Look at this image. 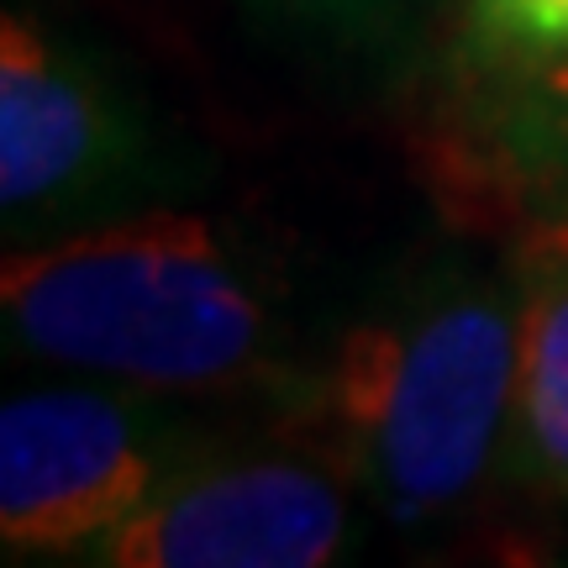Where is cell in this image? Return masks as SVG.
<instances>
[{
	"mask_svg": "<svg viewBox=\"0 0 568 568\" xmlns=\"http://www.w3.org/2000/svg\"><path fill=\"white\" fill-rule=\"evenodd\" d=\"M568 48V0H468L464 6V53L468 74H495L516 63L548 59Z\"/></svg>",
	"mask_w": 568,
	"mask_h": 568,
	"instance_id": "ba28073f",
	"label": "cell"
},
{
	"mask_svg": "<svg viewBox=\"0 0 568 568\" xmlns=\"http://www.w3.org/2000/svg\"><path fill=\"white\" fill-rule=\"evenodd\" d=\"M468 80L453 174L516 211L521 226L568 216V48Z\"/></svg>",
	"mask_w": 568,
	"mask_h": 568,
	"instance_id": "8992f818",
	"label": "cell"
},
{
	"mask_svg": "<svg viewBox=\"0 0 568 568\" xmlns=\"http://www.w3.org/2000/svg\"><path fill=\"white\" fill-rule=\"evenodd\" d=\"M205 169L101 48L11 6L0 21V226L6 247L180 205Z\"/></svg>",
	"mask_w": 568,
	"mask_h": 568,
	"instance_id": "3957f363",
	"label": "cell"
},
{
	"mask_svg": "<svg viewBox=\"0 0 568 568\" xmlns=\"http://www.w3.org/2000/svg\"><path fill=\"white\" fill-rule=\"evenodd\" d=\"M516 274V400L510 458L542 489L568 500V237L521 226Z\"/></svg>",
	"mask_w": 568,
	"mask_h": 568,
	"instance_id": "52a82bcc",
	"label": "cell"
},
{
	"mask_svg": "<svg viewBox=\"0 0 568 568\" xmlns=\"http://www.w3.org/2000/svg\"><path fill=\"white\" fill-rule=\"evenodd\" d=\"M510 400L516 274L437 247L316 326L274 410L379 516L416 527L464 510L510 458Z\"/></svg>",
	"mask_w": 568,
	"mask_h": 568,
	"instance_id": "6da1fadb",
	"label": "cell"
},
{
	"mask_svg": "<svg viewBox=\"0 0 568 568\" xmlns=\"http://www.w3.org/2000/svg\"><path fill=\"white\" fill-rule=\"evenodd\" d=\"M416 0H247L253 17L268 27L311 32V38H368L379 27H395Z\"/></svg>",
	"mask_w": 568,
	"mask_h": 568,
	"instance_id": "9c48e42d",
	"label": "cell"
},
{
	"mask_svg": "<svg viewBox=\"0 0 568 568\" xmlns=\"http://www.w3.org/2000/svg\"><path fill=\"white\" fill-rule=\"evenodd\" d=\"M531 226H558V232L568 237V216H552V222H531Z\"/></svg>",
	"mask_w": 568,
	"mask_h": 568,
	"instance_id": "30bf717a",
	"label": "cell"
},
{
	"mask_svg": "<svg viewBox=\"0 0 568 568\" xmlns=\"http://www.w3.org/2000/svg\"><path fill=\"white\" fill-rule=\"evenodd\" d=\"M211 437L180 395L122 379H53L0 406V548L11 564H74Z\"/></svg>",
	"mask_w": 568,
	"mask_h": 568,
	"instance_id": "277c9868",
	"label": "cell"
},
{
	"mask_svg": "<svg viewBox=\"0 0 568 568\" xmlns=\"http://www.w3.org/2000/svg\"><path fill=\"white\" fill-rule=\"evenodd\" d=\"M6 353L163 395L284 389L316 337L280 253L190 205L11 247L0 264Z\"/></svg>",
	"mask_w": 568,
	"mask_h": 568,
	"instance_id": "7a4b0ae2",
	"label": "cell"
},
{
	"mask_svg": "<svg viewBox=\"0 0 568 568\" xmlns=\"http://www.w3.org/2000/svg\"><path fill=\"white\" fill-rule=\"evenodd\" d=\"M347 474L295 437H211L122 527L74 558L84 568H326L353 552Z\"/></svg>",
	"mask_w": 568,
	"mask_h": 568,
	"instance_id": "5b68a950",
	"label": "cell"
}]
</instances>
